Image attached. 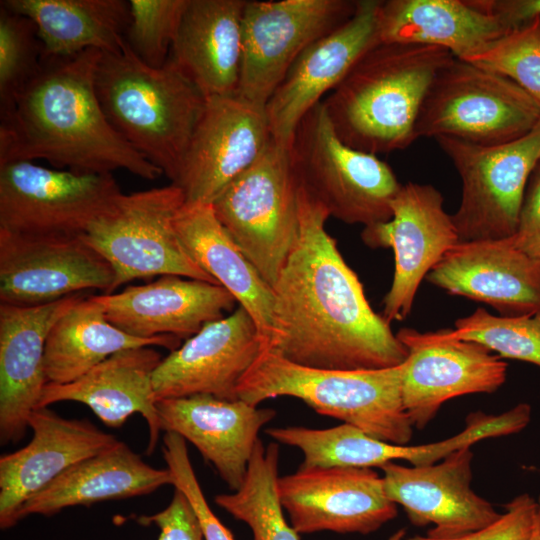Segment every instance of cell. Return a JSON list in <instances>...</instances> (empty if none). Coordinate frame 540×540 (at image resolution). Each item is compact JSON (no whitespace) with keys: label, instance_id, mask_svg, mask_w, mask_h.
I'll return each mask as SVG.
<instances>
[{"label":"cell","instance_id":"cell-12","mask_svg":"<svg viewBox=\"0 0 540 540\" xmlns=\"http://www.w3.org/2000/svg\"><path fill=\"white\" fill-rule=\"evenodd\" d=\"M356 4L348 0L247 1L237 95L265 106L297 58L348 20Z\"/></svg>","mask_w":540,"mask_h":540},{"label":"cell","instance_id":"cell-13","mask_svg":"<svg viewBox=\"0 0 540 540\" xmlns=\"http://www.w3.org/2000/svg\"><path fill=\"white\" fill-rule=\"evenodd\" d=\"M110 263L82 236L28 235L0 229V303L31 307L88 289L114 293Z\"/></svg>","mask_w":540,"mask_h":540},{"label":"cell","instance_id":"cell-39","mask_svg":"<svg viewBox=\"0 0 540 540\" xmlns=\"http://www.w3.org/2000/svg\"><path fill=\"white\" fill-rule=\"evenodd\" d=\"M163 458L173 478V487L181 491L192 505L204 540H234L230 530L210 508L192 466L186 441L176 433L165 432Z\"/></svg>","mask_w":540,"mask_h":540},{"label":"cell","instance_id":"cell-7","mask_svg":"<svg viewBox=\"0 0 540 540\" xmlns=\"http://www.w3.org/2000/svg\"><path fill=\"white\" fill-rule=\"evenodd\" d=\"M540 120V105L509 78L453 58L421 105L415 137L494 146L521 138Z\"/></svg>","mask_w":540,"mask_h":540},{"label":"cell","instance_id":"cell-43","mask_svg":"<svg viewBox=\"0 0 540 540\" xmlns=\"http://www.w3.org/2000/svg\"><path fill=\"white\" fill-rule=\"evenodd\" d=\"M485 10L498 16L513 30L540 18V0H477Z\"/></svg>","mask_w":540,"mask_h":540},{"label":"cell","instance_id":"cell-38","mask_svg":"<svg viewBox=\"0 0 540 540\" xmlns=\"http://www.w3.org/2000/svg\"><path fill=\"white\" fill-rule=\"evenodd\" d=\"M189 0H129L125 41L145 64L161 68L168 61Z\"/></svg>","mask_w":540,"mask_h":540},{"label":"cell","instance_id":"cell-18","mask_svg":"<svg viewBox=\"0 0 540 540\" xmlns=\"http://www.w3.org/2000/svg\"><path fill=\"white\" fill-rule=\"evenodd\" d=\"M379 0L357 1L352 16L312 43L294 62L265 110L272 138L291 149L303 118L379 44Z\"/></svg>","mask_w":540,"mask_h":540},{"label":"cell","instance_id":"cell-21","mask_svg":"<svg viewBox=\"0 0 540 540\" xmlns=\"http://www.w3.org/2000/svg\"><path fill=\"white\" fill-rule=\"evenodd\" d=\"M260 351L257 327L238 305L162 359L153 374L156 399L207 394L236 400L238 383Z\"/></svg>","mask_w":540,"mask_h":540},{"label":"cell","instance_id":"cell-23","mask_svg":"<svg viewBox=\"0 0 540 540\" xmlns=\"http://www.w3.org/2000/svg\"><path fill=\"white\" fill-rule=\"evenodd\" d=\"M426 278L450 294L489 304L502 316L540 312V258L519 249L512 236L458 242Z\"/></svg>","mask_w":540,"mask_h":540},{"label":"cell","instance_id":"cell-16","mask_svg":"<svg viewBox=\"0 0 540 540\" xmlns=\"http://www.w3.org/2000/svg\"><path fill=\"white\" fill-rule=\"evenodd\" d=\"M277 494L298 534L368 535L398 514L382 476L373 468L299 467L279 476Z\"/></svg>","mask_w":540,"mask_h":540},{"label":"cell","instance_id":"cell-36","mask_svg":"<svg viewBox=\"0 0 540 540\" xmlns=\"http://www.w3.org/2000/svg\"><path fill=\"white\" fill-rule=\"evenodd\" d=\"M43 49L33 21L0 4V117L37 75Z\"/></svg>","mask_w":540,"mask_h":540},{"label":"cell","instance_id":"cell-34","mask_svg":"<svg viewBox=\"0 0 540 540\" xmlns=\"http://www.w3.org/2000/svg\"><path fill=\"white\" fill-rule=\"evenodd\" d=\"M280 449L277 443L264 446L257 442L242 486L232 493L218 494L217 506L252 532V540H300L284 517L277 494ZM406 530L399 529L387 540H405Z\"/></svg>","mask_w":540,"mask_h":540},{"label":"cell","instance_id":"cell-9","mask_svg":"<svg viewBox=\"0 0 540 540\" xmlns=\"http://www.w3.org/2000/svg\"><path fill=\"white\" fill-rule=\"evenodd\" d=\"M185 204L182 190L170 184L121 194L82 236L112 266L114 291L136 279L163 275L219 285L189 255L175 229Z\"/></svg>","mask_w":540,"mask_h":540},{"label":"cell","instance_id":"cell-19","mask_svg":"<svg viewBox=\"0 0 540 540\" xmlns=\"http://www.w3.org/2000/svg\"><path fill=\"white\" fill-rule=\"evenodd\" d=\"M473 457L470 446L430 465L385 464L380 467L385 493L404 509L412 525L431 526L429 537L454 538L482 529L501 513L473 491Z\"/></svg>","mask_w":540,"mask_h":540},{"label":"cell","instance_id":"cell-6","mask_svg":"<svg viewBox=\"0 0 540 540\" xmlns=\"http://www.w3.org/2000/svg\"><path fill=\"white\" fill-rule=\"evenodd\" d=\"M290 153L299 183L330 217L364 227L391 219L402 185L377 155L338 137L322 102L301 121Z\"/></svg>","mask_w":540,"mask_h":540},{"label":"cell","instance_id":"cell-15","mask_svg":"<svg viewBox=\"0 0 540 540\" xmlns=\"http://www.w3.org/2000/svg\"><path fill=\"white\" fill-rule=\"evenodd\" d=\"M391 208L389 221L364 227L361 233L366 245L394 252V276L382 312L389 324L409 315L423 278L459 242L452 215L445 212L443 196L434 186L402 185Z\"/></svg>","mask_w":540,"mask_h":540},{"label":"cell","instance_id":"cell-33","mask_svg":"<svg viewBox=\"0 0 540 540\" xmlns=\"http://www.w3.org/2000/svg\"><path fill=\"white\" fill-rule=\"evenodd\" d=\"M143 346L173 351L180 346V339L170 335L149 339L129 335L108 321L95 295L84 296L48 334L44 353L47 383H70L111 355Z\"/></svg>","mask_w":540,"mask_h":540},{"label":"cell","instance_id":"cell-25","mask_svg":"<svg viewBox=\"0 0 540 540\" xmlns=\"http://www.w3.org/2000/svg\"><path fill=\"white\" fill-rule=\"evenodd\" d=\"M85 295L22 307L0 303V442L16 443L28 428L47 384L44 353L48 334Z\"/></svg>","mask_w":540,"mask_h":540},{"label":"cell","instance_id":"cell-4","mask_svg":"<svg viewBox=\"0 0 540 540\" xmlns=\"http://www.w3.org/2000/svg\"><path fill=\"white\" fill-rule=\"evenodd\" d=\"M95 86L112 127L173 183L205 106L202 93L169 59L150 67L125 40L102 52Z\"/></svg>","mask_w":540,"mask_h":540},{"label":"cell","instance_id":"cell-17","mask_svg":"<svg viewBox=\"0 0 540 540\" xmlns=\"http://www.w3.org/2000/svg\"><path fill=\"white\" fill-rule=\"evenodd\" d=\"M271 138L265 106L237 94L208 98L172 184L185 203L212 204Z\"/></svg>","mask_w":540,"mask_h":540},{"label":"cell","instance_id":"cell-35","mask_svg":"<svg viewBox=\"0 0 540 540\" xmlns=\"http://www.w3.org/2000/svg\"><path fill=\"white\" fill-rule=\"evenodd\" d=\"M452 337L483 345L501 358L520 360L540 368V312L496 316L483 308L455 322Z\"/></svg>","mask_w":540,"mask_h":540},{"label":"cell","instance_id":"cell-29","mask_svg":"<svg viewBox=\"0 0 540 540\" xmlns=\"http://www.w3.org/2000/svg\"><path fill=\"white\" fill-rule=\"evenodd\" d=\"M176 232L192 259L236 299L254 321L261 349L274 337V293L219 222L211 204L185 203Z\"/></svg>","mask_w":540,"mask_h":540},{"label":"cell","instance_id":"cell-2","mask_svg":"<svg viewBox=\"0 0 540 540\" xmlns=\"http://www.w3.org/2000/svg\"><path fill=\"white\" fill-rule=\"evenodd\" d=\"M101 54L89 49L43 60L0 117V164L42 159L78 173L123 169L146 180L163 174L109 123L95 86Z\"/></svg>","mask_w":540,"mask_h":540},{"label":"cell","instance_id":"cell-32","mask_svg":"<svg viewBox=\"0 0 540 540\" xmlns=\"http://www.w3.org/2000/svg\"><path fill=\"white\" fill-rule=\"evenodd\" d=\"M0 4L33 21L43 60L89 49L120 50L130 16L125 0H2Z\"/></svg>","mask_w":540,"mask_h":540},{"label":"cell","instance_id":"cell-41","mask_svg":"<svg viewBox=\"0 0 540 540\" xmlns=\"http://www.w3.org/2000/svg\"><path fill=\"white\" fill-rule=\"evenodd\" d=\"M136 521L144 526L155 525L160 531L157 540H204L192 505L175 488L167 507L151 515L138 516Z\"/></svg>","mask_w":540,"mask_h":540},{"label":"cell","instance_id":"cell-8","mask_svg":"<svg viewBox=\"0 0 540 540\" xmlns=\"http://www.w3.org/2000/svg\"><path fill=\"white\" fill-rule=\"evenodd\" d=\"M299 181L290 150L269 141L212 202L221 225L272 287L299 233Z\"/></svg>","mask_w":540,"mask_h":540},{"label":"cell","instance_id":"cell-5","mask_svg":"<svg viewBox=\"0 0 540 540\" xmlns=\"http://www.w3.org/2000/svg\"><path fill=\"white\" fill-rule=\"evenodd\" d=\"M402 364L373 370H337L299 365L261 349L240 379L236 394L253 406L289 396L380 440L407 445L414 427L402 400Z\"/></svg>","mask_w":540,"mask_h":540},{"label":"cell","instance_id":"cell-20","mask_svg":"<svg viewBox=\"0 0 540 540\" xmlns=\"http://www.w3.org/2000/svg\"><path fill=\"white\" fill-rule=\"evenodd\" d=\"M512 428L508 414L478 411L467 416L465 428L457 435L417 446L389 443L346 423L325 429L272 427L265 433L279 443L299 449L304 455L299 467L380 468L400 460L408 461L412 466L434 464L460 448L507 436Z\"/></svg>","mask_w":540,"mask_h":540},{"label":"cell","instance_id":"cell-42","mask_svg":"<svg viewBox=\"0 0 540 540\" xmlns=\"http://www.w3.org/2000/svg\"><path fill=\"white\" fill-rule=\"evenodd\" d=\"M515 245L528 255L540 258V163L526 188L516 231Z\"/></svg>","mask_w":540,"mask_h":540},{"label":"cell","instance_id":"cell-30","mask_svg":"<svg viewBox=\"0 0 540 540\" xmlns=\"http://www.w3.org/2000/svg\"><path fill=\"white\" fill-rule=\"evenodd\" d=\"M172 485L170 470L154 468L126 443L73 465L32 496L21 508L19 519L29 515L51 516L74 506L148 495Z\"/></svg>","mask_w":540,"mask_h":540},{"label":"cell","instance_id":"cell-37","mask_svg":"<svg viewBox=\"0 0 540 540\" xmlns=\"http://www.w3.org/2000/svg\"><path fill=\"white\" fill-rule=\"evenodd\" d=\"M461 60L509 78L540 105V18Z\"/></svg>","mask_w":540,"mask_h":540},{"label":"cell","instance_id":"cell-14","mask_svg":"<svg viewBox=\"0 0 540 540\" xmlns=\"http://www.w3.org/2000/svg\"><path fill=\"white\" fill-rule=\"evenodd\" d=\"M407 350L402 363V400L416 429L425 428L448 400L493 393L506 381L507 364L473 341L452 337L449 329L396 333Z\"/></svg>","mask_w":540,"mask_h":540},{"label":"cell","instance_id":"cell-40","mask_svg":"<svg viewBox=\"0 0 540 540\" xmlns=\"http://www.w3.org/2000/svg\"><path fill=\"white\" fill-rule=\"evenodd\" d=\"M505 512L490 525L454 538L439 539L414 535L406 540H529L537 508V501L524 493L505 506Z\"/></svg>","mask_w":540,"mask_h":540},{"label":"cell","instance_id":"cell-24","mask_svg":"<svg viewBox=\"0 0 540 540\" xmlns=\"http://www.w3.org/2000/svg\"><path fill=\"white\" fill-rule=\"evenodd\" d=\"M156 407L161 430L189 441L232 492L245 480L261 428L276 416L273 409L207 394L162 399Z\"/></svg>","mask_w":540,"mask_h":540},{"label":"cell","instance_id":"cell-26","mask_svg":"<svg viewBox=\"0 0 540 540\" xmlns=\"http://www.w3.org/2000/svg\"><path fill=\"white\" fill-rule=\"evenodd\" d=\"M110 323L129 335L188 339L238 304L224 287L178 275H163L119 293L95 295Z\"/></svg>","mask_w":540,"mask_h":540},{"label":"cell","instance_id":"cell-45","mask_svg":"<svg viewBox=\"0 0 540 540\" xmlns=\"http://www.w3.org/2000/svg\"><path fill=\"white\" fill-rule=\"evenodd\" d=\"M540 163V162H539Z\"/></svg>","mask_w":540,"mask_h":540},{"label":"cell","instance_id":"cell-31","mask_svg":"<svg viewBox=\"0 0 540 540\" xmlns=\"http://www.w3.org/2000/svg\"><path fill=\"white\" fill-rule=\"evenodd\" d=\"M511 31L477 0H388L379 9V36L385 43L447 49L465 59Z\"/></svg>","mask_w":540,"mask_h":540},{"label":"cell","instance_id":"cell-1","mask_svg":"<svg viewBox=\"0 0 540 540\" xmlns=\"http://www.w3.org/2000/svg\"><path fill=\"white\" fill-rule=\"evenodd\" d=\"M298 215L297 241L272 286L274 337L267 349L313 368L401 365L406 348L373 311L358 276L326 231L328 211L300 183Z\"/></svg>","mask_w":540,"mask_h":540},{"label":"cell","instance_id":"cell-28","mask_svg":"<svg viewBox=\"0 0 540 540\" xmlns=\"http://www.w3.org/2000/svg\"><path fill=\"white\" fill-rule=\"evenodd\" d=\"M246 0H189L169 60L208 99L236 95Z\"/></svg>","mask_w":540,"mask_h":540},{"label":"cell","instance_id":"cell-11","mask_svg":"<svg viewBox=\"0 0 540 540\" xmlns=\"http://www.w3.org/2000/svg\"><path fill=\"white\" fill-rule=\"evenodd\" d=\"M121 194L112 173L50 169L23 160L0 164V229L83 236Z\"/></svg>","mask_w":540,"mask_h":540},{"label":"cell","instance_id":"cell-27","mask_svg":"<svg viewBox=\"0 0 540 540\" xmlns=\"http://www.w3.org/2000/svg\"><path fill=\"white\" fill-rule=\"evenodd\" d=\"M162 359L151 346L119 351L75 381L47 383L38 408L63 401L79 402L111 428L121 427L138 413L148 427L146 453L150 455L162 431L153 387V374Z\"/></svg>","mask_w":540,"mask_h":540},{"label":"cell","instance_id":"cell-3","mask_svg":"<svg viewBox=\"0 0 540 540\" xmlns=\"http://www.w3.org/2000/svg\"><path fill=\"white\" fill-rule=\"evenodd\" d=\"M454 56L438 46L380 42L355 64L322 103L338 137L378 155L408 148L438 72Z\"/></svg>","mask_w":540,"mask_h":540},{"label":"cell","instance_id":"cell-10","mask_svg":"<svg viewBox=\"0 0 540 540\" xmlns=\"http://www.w3.org/2000/svg\"><path fill=\"white\" fill-rule=\"evenodd\" d=\"M435 140L462 182L461 201L452 215L459 242L513 236L528 180L540 162V120L526 135L500 145Z\"/></svg>","mask_w":540,"mask_h":540},{"label":"cell","instance_id":"cell-44","mask_svg":"<svg viewBox=\"0 0 540 540\" xmlns=\"http://www.w3.org/2000/svg\"><path fill=\"white\" fill-rule=\"evenodd\" d=\"M537 501V508H536V514H535V520L533 529L530 535L529 540H540V495L536 499Z\"/></svg>","mask_w":540,"mask_h":540},{"label":"cell","instance_id":"cell-22","mask_svg":"<svg viewBox=\"0 0 540 540\" xmlns=\"http://www.w3.org/2000/svg\"><path fill=\"white\" fill-rule=\"evenodd\" d=\"M30 442L0 457V528L19 521L23 505L78 462L119 440L86 419H68L48 407L36 408L28 419Z\"/></svg>","mask_w":540,"mask_h":540}]
</instances>
